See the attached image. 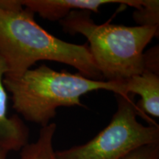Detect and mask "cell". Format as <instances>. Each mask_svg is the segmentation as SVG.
Wrapping results in <instances>:
<instances>
[{
    "instance_id": "3",
    "label": "cell",
    "mask_w": 159,
    "mask_h": 159,
    "mask_svg": "<svg viewBox=\"0 0 159 159\" xmlns=\"http://www.w3.org/2000/svg\"><path fill=\"white\" fill-rule=\"evenodd\" d=\"M91 12L74 11L59 22L63 30L88 40L95 64L104 80L125 81L144 70V49L158 35V27L97 25Z\"/></svg>"
},
{
    "instance_id": "7",
    "label": "cell",
    "mask_w": 159,
    "mask_h": 159,
    "mask_svg": "<svg viewBox=\"0 0 159 159\" xmlns=\"http://www.w3.org/2000/svg\"><path fill=\"white\" fill-rule=\"evenodd\" d=\"M127 94H137L141 97L136 104L139 116L159 117V73L144 69L124 81Z\"/></svg>"
},
{
    "instance_id": "1",
    "label": "cell",
    "mask_w": 159,
    "mask_h": 159,
    "mask_svg": "<svg viewBox=\"0 0 159 159\" xmlns=\"http://www.w3.org/2000/svg\"><path fill=\"white\" fill-rule=\"evenodd\" d=\"M34 17L20 0H0V56L7 69L5 77H20L38 61H50L73 66L89 79L102 80L88 45L62 41Z\"/></svg>"
},
{
    "instance_id": "8",
    "label": "cell",
    "mask_w": 159,
    "mask_h": 159,
    "mask_svg": "<svg viewBox=\"0 0 159 159\" xmlns=\"http://www.w3.org/2000/svg\"><path fill=\"white\" fill-rule=\"evenodd\" d=\"M56 129L55 123L41 127L37 140L27 143L21 150L20 159H57L56 151L53 148V138Z\"/></svg>"
},
{
    "instance_id": "2",
    "label": "cell",
    "mask_w": 159,
    "mask_h": 159,
    "mask_svg": "<svg viewBox=\"0 0 159 159\" xmlns=\"http://www.w3.org/2000/svg\"><path fill=\"white\" fill-rule=\"evenodd\" d=\"M11 94L13 108L26 120L44 127L60 107L83 106V95L98 90L127 95L124 81L96 80L80 73L57 71L42 64L18 77H4Z\"/></svg>"
},
{
    "instance_id": "6",
    "label": "cell",
    "mask_w": 159,
    "mask_h": 159,
    "mask_svg": "<svg viewBox=\"0 0 159 159\" xmlns=\"http://www.w3.org/2000/svg\"><path fill=\"white\" fill-rule=\"evenodd\" d=\"M7 72L6 64L0 56V148L8 153L21 150L28 143L29 130L19 116L7 114V94L4 77Z\"/></svg>"
},
{
    "instance_id": "11",
    "label": "cell",
    "mask_w": 159,
    "mask_h": 159,
    "mask_svg": "<svg viewBox=\"0 0 159 159\" xmlns=\"http://www.w3.org/2000/svg\"><path fill=\"white\" fill-rule=\"evenodd\" d=\"M7 152L3 150L2 149L0 148V159H6V156H7Z\"/></svg>"
},
{
    "instance_id": "9",
    "label": "cell",
    "mask_w": 159,
    "mask_h": 159,
    "mask_svg": "<svg viewBox=\"0 0 159 159\" xmlns=\"http://www.w3.org/2000/svg\"><path fill=\"white\" fill-rule=\"evenodd\" d=\"M134 19L140 26H159V2L158 0H145L144 5L136 9Z\"/></svg>"
},
{
    "instance_id": "4",
    "label": "cell",
    "mask_w": 159,
    "mask_h": 159,
    "mask_svg": "<svg viewBox=\"0 0 159 159\" xmlns=\"http://www.w3.org/2000/svg\"><path fill=\"white\" fill-rule=\"evenodd\" d=\"M116 97L117 109L110 123L88 142L56 151L57 159H122L143 146L159 144L158 125L139 122L132 94Z\"/></svg>"
},
{
    "instance_id": "10",
    "label": "cell",
    "mask_w": 159,
    "mask_h": 159,
    "mask_svg": "<svg viewBox=\"0 0 159 159\" xmlns=\"http://www.w3.org/2000/svg\"><path fill=\"white\" fill-rule=\"evenodd\" d=\"M122 159H159V144L143 146Z\"/></svg>"
},
{
    "instance_id": "5",
    "label": "cell",
    "mask_w": 159,
    "mask_h": 159,
    "mask_svg": "<svg viewBox=\"0 0 159 159\" xmlns=\"http://www.w3.org/2000/svg\"><path fill=\"white\" fill-rule=\"evenodd\" d=\"M21 3L43 19L60 21L74 11L98 13L99 7L107 4L119 3L139 9L144 5V0H22Z\"/></svg>"
}]
</instances>
